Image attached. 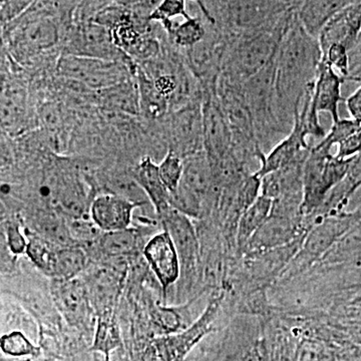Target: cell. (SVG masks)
I'll list each match as a JSON object with an SVG mask.
<instances>
[{
  "mask_svg": "<svg viewBox=\"0 0 361 361\" xmlns=\"http://www.w3.org/2000/svg\"><path fill=\"white\" fill-rule=\"evenodd\" d=\"M202 111L204 149L209 161L219 160L231 151L232 133L218 99L217 92H204Z\"/></svg>",
  "mask_w": 361,
  "mask_h": 361,
  "instance_id": "cell-13",
  "label": "cell"
},
{
  "mask_svg": "<svg viewBox=\"0 0 361 361\" xmlns=\"http://www.w3.org/2000/svg\"><path fill=\"white\" fill-rule=\"evenodd\" d=\"M56 71L59 77L75 80L94 92L135 77L132 68L120 61L61 54L56 63Z\"/></svg>",
  "mask_w": 361,
  "mask_h": 361,
  "instance_id": "cell-7",
  "label": "cell"
},
{
  "mask_svg": "<svg viewBox=\"0 0 361 361\" xmlns=\"http://www.w3.org/2000/svg\"><path fill=\"white\" fill-rule=\"evenodd\" d=\"M142 205L120 195L103 193L90 204V218L103 232L120 231L130 228L133 212Z\"/></svg>",
  "mask_w": 361,
  "mask_h": 361,
  "instance_id": "cell-16",
  "label": "cell"
},
{
  "mask_svg": "<svg viewBox=\"0 0 361 361\" xmlns=\"http://www.w3.org/2000/svg\"><path fill=\"white\" fill-rule=\"evenodd\" d=\"M159 220L164 230L170 234L179 254L180 276L183 288L191 292L199 281H201V248L197 228L191 218L168 207L164 212L159 214Z\"/></svg>",
  "mask_w": 361,
  "mask_h": 361,
  "instance_id": "cell-6",
  "label": "cell"
},
{
  "mask_svg": "<svg viewBox=\"0 0 361 361\" xmlns=\"http://www.w3.org/2000/svg\"><path fill=\"white\" fill-rule=\"evenodd\" d=\"M142 254L158 278L166 296L169 287L179 281L180 276L179 254L174 241L164 230L147 242Z\"/></svg>",
  "mask_w": 361,
  "mask_h": 361,
  "instance_id": "cell-15",
  "label": "cell"
},
{
  "mask_svg": "<svg viewBox=\"0 0 361 361\" xmlns=\"http://www.w3.org/2000/svg\"><path fill=\"white\" fill-rule=\"evenodd\" d=\"M346 106L351 118L361 121V85L346 99Z\"/></svg>",
  "mask_w": 361,
  "mask_h": 361,
  "instance_id": "cell-39",
  "label": "cell"
},
{
  "mask_svg": "<svg viewBox=\"0 0 361 361\" xmlns=\"http://www.w3.org/2000/svg\"><path fill=\"white\" fill-rule=\"evenodd\" d=\"M224 299V291L218 292L207 306L203 315L189 329L158 338L146 351L145 361H183L194 346L212 331L214 322Z\"/></svg>",
  "mask_w": 361,
  "mask_h": 361,
  "instance_id": "cell-9",
  "label": "cell"
},
{
  "mask_svg": "<svg viewBox=\"0 0 361 361\" xmlns=\"http://www.w3.org/2000/svg\"><path fill=\"white\" fill-rule=\"evenodd\" d=\"M202 103L195 102L169 111L158 120L169 151L174 152L182 159L204 149Z\"/></svg>",
  "mask_w": 361,
  "mask_h": 361,
  "instance_id": "cell-8",
  "label": "cell"
},
{
  "mask_svg": "<svg viewBox=\"0 0 361 361\" xmlns=\"http://www.w3.org/2000/svg\"><path fill=\"white\" fill-rule=\"evenodd\" d=\"M114 4V0H78L73 14V23H84L94 20L97 13Z\"/></svg>",
  "mask_w": 361,
  "mask_h": 361,
  "instance_id": "cell-35",
  "label": "cell"
},
{
  "mask_svg": "<svg viewBox=\"0 0 361 361\" xmlns=\"http://www.w3.org/2000/svg\"><path fill=\"white\" fill-rule=\"evenodd\" d=\"M348 6V0H306L299 20L310 35L318 37L327 21Z\"/></svg>",
  "mask_w": 361,
  "mask_h": 361,
  "instance_id": "cell-23",
  "label": "cell"
},
{
  "mask_svg": "<svg viewBox=\"0 0 361 361\" xmlns=\"http://www.w3.org/2000/svg\"><path fill=\"white\" fill-rule=\"evenodd\" d=\"M52 281V297L61 314L73 326H84L90 312V295L85 283L77 278Z\"/></svg>",
  "mask_w": 361,
  "mask_h": 361,
  "instance_id": "cell-17",
  "label": "cell"
},
{
  "mask_svg": "<svg viewBox=\"0 0 361 361\" xmlns=\"http://www.w3.org/2000/svg\"><path fill=\"white\" fill-rule=\"evenodd\" d=\"M37 0H1V25L7 23L18 18L25 13Z\"/></svg>",
  "mask_w": 361,
  "mask_h": 361,
  "instance_id": "cell-36",
  "label": "cell"
},
{
  "mask_svg": "<svg viewBox=\"0 0 361 361\" xmlns=\"http://www.w3.org/2000/svg\"><path fill=\"white\" fill-rule=\"evenodd\" d=\"M361 188V179L358 180L357 183L353 186V189H351L350 193H349V198L353 196Z\"/></svg>",
  "mask_w": 361,
  "mask_h": 361,
  "instance_id": "cell-40",
  "label": "cell"
},
{
  "mask_svg": "<svg viewBox=\"0 0 361 361\" xmlns=\"http://www.w3.org/2000/svg\"><path fill=\"white\" fill-rule=\"evenodd\" d=\"M68 223V231L75 245L80 244H94L99 238L103 231L97 227L96 223L87 217L70 218Z\"/></svg>",
  "mask_w": 361,
  "mask_h": 361,
  "instance_id": "cell-30",
  "label": "cell"
},
{
  "mask_svg": "<svg viewBox=\"0 0 361 361\" xmlns=\"http://www.w3.org/2000/svg\"><path fill=\"white\" fill-rule=\"evenodd\" d=\"M118 341H120V337H118V329L113 318L109 315L99 318L92 349L101 351L109 356L111 351L118 346Z\"/></svg>",
  "mask_w": 361,
  "mask_h": 361,
  "instance_id": "cell-29",
  "label": "cell"
},
{
  "mask_svg": "<svg viewBox=\"0 0 361 361\" xmlns=\"http://www.w3.org/2000/svg\"><path fill=\"white\" fill-rule=\"evenodd\" d=\"M133 177L155 208L157 215L164 212L170 204V193L159 172V164L151 157H142L133 168Z\"/></svg>",
  "mask_w": 361,
  "mask_h": 361,
  "instance_id": "cell-19",
  "label": "cell"
},
{
  "mask_svg": "<svg viewBox=\"0 0 361 361\" xmlns=\"http://www.w3.org/2000/svg\"><path fill=\"white\" fill-rule=\"evenodd\" d=\"M322 51L317 37L300 20L289 25L275 56L278 104L285 123L292 128L294 113L317 78Z\"/></svg>",
  "mask_w": 361,
  "mask_h": 361,
  "instance_id": "cell-1",
  "label": "cell"
},
{
  "mask_svg": "<svg viewBox=\"0 0 361 361\" xmlns=\"http://www.w3.org/2000/svg\"><path fill=\"white\" fill-rule=\"evenodd\" d=\"M59 246L61 245L52 243L39 235H35L30 237L26 253L37 268H39L45 274L51 275L52 263Z\"/></svg>",
  "mask_w": 361,
  "mask_h": 361,
  "instance_id": "cell-27",
  "label": "cell"
},
{
  "mask_svg": "<svg viewBox=\"0 0 361 361\" xmlns=\"http://www.w3.org/2000/svg\"><path fill=\"white\" fill-rule=\"evenodd\" d=\"M345 47L341 44H334L322 54V61L331 66L338 71L339 75L348 80L350 73V56Z\"/></svg>",
  "mask_w": 361,
  "mask_h": 361,
  "instance_id": "cell-34",
  "label": "cell"
},
{
  "mask_svg": "<svg viewBox=\"0 0 361 361\" xmlns=\"http://www.w3.org/2000/svg\"><path fill=\"white\" fill-rule=\"evenodd\" d=\"M7 243L9 248L14 254H23L27 249L28 242H26L25 236L21 234L20 226L16 223H11L6 230Z\"/></svg>",
  "mask_w": 361,
  "mask_h": 361,
  "instance_id": "cell-38",
  "label": "cell"
},
{
  "mask_svg": "<svg viewBox=\"0 0 361 361\" xmlns=\"http://www.w3.org/2000/svg\"><path fill=\"white\" fill-rule=\"evenodd\" d=\"M289 25L278 30L273 27L270 30L245 33L239 39H233L221 75L233 82H244L264 70L274 61Z\"/></svg>",
  "mask_w": 361,
  "mask_h": 361,
  "instance_id": "cell-3",
  "label": "cell"
},
{
  "mask_svg": "<svg viewBox=\"0 0 361 361\" xmlns=\"http://www.w3.org/2000/svg\"><path fill=\"white\" fill-rule=\"evenodd\" d=\"M168 42L180 51L191 49L205 39L207 32L199 18H185L182 23L174 20L163 23Z\"/></svg>",
  "mask_w": 361,
  "mask_h": 361,
  "instance_id": "cell-24",
  "label": "cell"
},
{
  "mask_svg": "<svg viewBox=\"0 0 361 361\" xmlns=\"http://www.w3.org/2000/svg\"><path fill=\"white\" fill-rule=\"evenodd\" d=\"M268 11L267 0H235L227 7V20L236 27H257Z\"/></svg>",
  "mask_w": 361,
  "mask_h": 361,
  "instance_id": "cell-25",
  "label": "cell"
},
{
  "mask_svg": "<svg viewBox=\"0 0 361 361\" xmlns=\"http://www.w3.org/2000/svg\"><path fill=\"white\" fill-rule=\"evenodd\" d=\"M310 231V228L306 223L305 217L288 218L270 214L264 224L252 237L245 254L287 245L297 239L302 238Z\"/></svg>",
  "mask_w": 361,
  "mask_h": 361,
  "instance_id": "cell-14",
  "label": "cell"
},
{
  "mask_svg": "<svg viewBox=\"0 0 361 361\" xmlns=\"http://www.w3.org/2000/svg\"><path fill=\"white\" fill-rule=\"evenodd\" d=\"M183 171H184V160L174 152L169 151L161 159L159 164V172L169 193H174L179 187Z\"/></svg>",
  "mask_w": 361,
  "mask_h": 361,
  "instance_id": "cell-28",
  "label": "cell"
},
{
  "mask_svg": "<svg viewBox=\"0 0 361 361\" xmlns=\"http://www.w3.org/2000/svg\"><path fill=\"white\" fill-rule=\"evenodd\" d=\"M310 135V130L306 127L305 113L300 104L294 113L290 132L263 157L260 169L255 174L262 178L266 174L290 165L297 159L307 154L311 149L307 142Z\"/></svg>",
  "mask_w": 361,
  "mask_h": 361,
  "instance_id": "cell-12",
  "label": "cell"
},
{
  "mask_svg": "<svg viewBox=\"0 0 361 361\" xmlns=\"http://www.w3.org/2000/svg\"><path fill=\"white\" fill-rule=\"evenodd\" d=\"M355 157L341 159L329 149L316 145L311 147L303 170L304 217L314 214L330 192L348 177Z\"/></svg>",
  "mask_w": 361,
  "mask_h": 361,
  "instance_id": "cell-5",
  "label": "cell"
},
{
  "mask_svg": "<svg viewBox=\"0 0 361 361\" xmlns=\"http://www.w3.org/2000/svg\"><path fill=\"white\" fill-rule=\"evenodd\" d=\"M0 345L6 355L11 356H35L39 353V349L20 331L11 332L2 336Z\"/></svg>",
  "mask_w": 361,
  "mask_h": 361,
  "instance_id": "cell-32",
  "label": "cell"
},
{
  "mask_svg": "<svg viewBox=\"0 0 361 361\" xmlns=\"http://www.w3.org/2000/svg\"><path fill=\"white\" fill-rule=\"evenodd\" d=\"M271 208H272V200L260 195L257 200L254 202L240 218L236 234L238 257H242L245 254L247 246L252 237L269 217Z\"/></svg>",
  "mask_w": 361,
  "mask_h": 361,
  "instance_id": "cell-22",
  "label": "cell"
},
{
  "mask_svg": "<svg viewBox=\"0 0 361 361\" xmlns=\"http://www.w3.org/2000/svg\"><path fill=\"white\" fill-rule=\"evenodd\" d=\"M360 221L361 207L350 212L343 210L323 218L306 234L302 246L278 281H292L312 269L337 241Z\"/></svg>",
  "mask_w": 361,
  "mask_h": 361,
  "instance_id": "cell-4",
  "label": "cell"
},
{
  "mask_svg": "<svg viewBox=\"0 0 361 361\" xmlns=\"http://www.w3.org/2000/svg\"><path fill=\"white\" fill-rule=\"evenodd\" d=\"M179 16L183 18H191L186 11V0H161L160 4L152 11L149 20L163 25Z\"/></svg>",
  "mask_w": 361,
  "mask_h": 361,
  "instance_id": "cell-33",
  "label": "cell"
},
{
  "mask_svg": "<svg viewBox=\"0 0 361 361\" xmlns=\"http://www.w3.org/2000/svg\"><path fill=\"white\" fill-rule=\"evenodd\" d=\"M1 127L6 137L20 135L30 130L37 122V111H33L30 92L25 82L13 78L9 66L2 73Z\"/></svg>",
  "mask_w": 361,
  "mask_h": 361,
  "instance_id": "cell-11",
  "label": "cell"
},
{
  "mask_svg": "<svg viewBox=\"0 0 361 361\" xmlns=\"http://www.w3.org/2000/svg\"><path fill=\"white\" fill-rule=\"evenodd\" d=\"M360 126L361 121L355 120V118H343V120L337 121L332 125L329 134L325 135L317 145L332 151L334 147H338L344 140L357 132Z\"/></svg>",
  "mask_w": 361,
  "mask_h": 361,
  "instance_id": "cell-31",
  "label": "cell"
},
{
  "mask_svg": "<svg viewBox=\"0 0 361 361\" xmlns=\"http://www.w3.org/2000/svg\"><path fill=\"white\" fill-rule=\"evenodd\" d=\"M87 261L85 252L80 246H59L49 276L59 280L77 278L85 269Z\"/></svg>",
  "mask_w": 361,
  "mask_h": 361,
  "instance_id": "cell-26",
  "label": "cell"
},
{
  "mask_svg": "<svg viewBox=\"0 0 361 361\" xmlns=\"http://www.w3.org/2000/svg\"><path fill=\"white\" fill-rule=\"evenodd\" d=\"M144 235L141 230L135 228L120 230V231L103 232L99 238L92 245L103 257L125 258L135 255L144 250Z\"/></svg>",
  "mask_w": 361,
  "mask_h": 361,
  "instance_id": "cell-21",
  "label": "cell"
},
{
  "mask_svg": "<svg viewBox=\"0 0 361 361\" xmlns=\"http://www.w3.org/2000/svg\"><path fill=\"white\" fill-rule=\"evenodd\" d=\"M94 99L103 104L108 111L140 116L139 87L135 77L108 89L96 90Z\"/></svg>",
  "mask_w": 361,
  "mask_h": 361,
  "instance_id": "cell-20",
  "label": "cell"
},
{
  "mask_svg": "<svg viewBox=\"0 0 361 361\" xmlns=\"http://www.w3.org/2000/svg\"><path fill=\"white\" fill-rule=\"evenodd\" d=\"M238 361H271L264 334L247 349Z\"/></svg>",
  "mask_w": 361,
  "mask_h": 361,
  "instance_id": "cell-37",
  "label": "cell"
},
{
  "mask_svg": "<svg viewBox=\"0 0 361 361\" xmlns=\"http://www.w3.org/2000/svg\"><path fill=\"white\" fill-rule=\"evenodd\" d=\"M243 89L253 116L259 145L267 154L266 149L271 151L292 129L285 123L278 104L275 59L264 70L245 80Z\"/></svg>",
  "mask_w": 361,
  "mask_h": 361,
  "instance_id": "cell-2",
  "label": "cell"
},
{
  "mask_svg": "<svg viewBox=\"0 0 361 361\" xmlns=\"http://www.w3.org/2000/svg\"><path fill=\"white\" fill-rule=\"evenodd\" d=\"M361 30V4H349L327 21L318 35L322 54L331 45L341 44L349 51L355 47Z\"/></svg>",
  "mask_w": 361,
  "mask_h": 361,
  "instance_id": "cell-18",
  "label": "cell"
},
{
  "mask_svg": "<svg viewBox=\"0 0 361 361\" xmlns=\"http://www.w3.org/2000/svg\"><path fill=\"white\" fill-rule=\"evenodd\" d=\"M344 78L341 77L331 66L322 61L314 87L311 94H306L302 104L305 111V123L310 135L324 137L326 135L319 121L320 111L329 113L334 123L339 118L338 106L343 97L341 96V85Z\"/></svg>",
  "mask_w": 361,
  "mask_h": 361,
  "instance_id": "cell-10",
  "label": "cell"
}]
</instances>
